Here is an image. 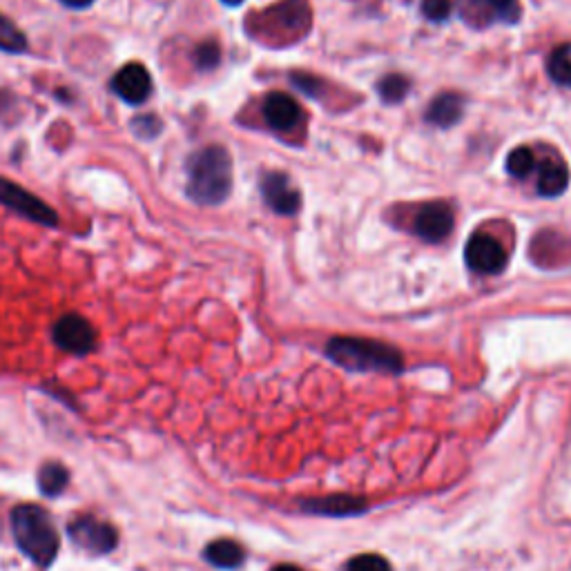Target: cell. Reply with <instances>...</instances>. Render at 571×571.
I'll use <instances>...</instances> for the list:
<instances>
[{"instance_id":"1","label":"cell","mask_w":571,"mask_h":571,"mask_svg":"<svg viewBox=\"0 0 571 571\" xmlns=\"http://www.w3.org/2000/svg\"><path fill=\"white\" fill-rule=\"evenodd\" d=\"M188 197L199 206H221L232 192V159L221 145H208L186 163Z\"/></svg>"},{"instance_id":"2","label":"cell","mask_w":571,"mask_h":571,"mask_svg":"<svg viewBox=\"0 0 571 571\" xmlns=\"http://www.w3.org/2000/svg\"><path fill=\"white\" fill-rule=\"evenodd\" d=\"M326 355L337 366L355 373H400L404 369L398 348L364 337H335L328 342Z\"/></svg>"},{"instance_id":"3","label":"cell","mask_w":571,"mask_h":571,"mask_svg":"<svg viewBox=\"0 0 571 571\" xmlns=\"http://www.w3.org/2000/svg\"><path fill=\"white\" fill-rule=\"evenodd\" d=\"M12 534L23 554L38 567H50L58 554V531L50 514L38 505L12 511Z\"/></svg>"},{"instance_id":"4","label":"cell","mask_w":571,"mask_h":571,"mask_svg":"<svg viewBox=\"0 0 571 571\" xmlns=\"http://www.w3.org/2000/svg\"><path fill=\"white\" fill-rule=\"evenodd\" d=\"M0 203L16 212L18 217L32 221V224L47 228H54L58 224V215L43 199H38L32 192L5 177H0Z\"/></svg>"},{"instance_id":"5","label":"cell","mask_w":571,"mask_h":571,"mask_svg":"<svg viewBox=\"0 0 571 571\" xmlns=\"http://www.w3.org/2000/svg\"><path fill=\"white\" fill-rule=\"evenodd\" d=\"M52 340L61 351L81 357L94 351L96 331L85 317L76 313H67L61 319H56V324L52 328Z\"/></svg>"},{"instance_id":"6","label":"cell","mask_w":571,"mask_h":571,"mask_svg":"<svg viewBox=\"0 0 571 571\" xmlns=\"http://www.w3.org/2000/svg\"><path fill=\"white\" fill-rule=\"evenodd\" d=\"M67 534L74 540L81 549L90 551L94 556L110 554L119 545V534L110 525V522H101L92 516L76 518L70 527H67Z\"/></svg>"},{"instance_id":"7","label":"cell","mask_w":571,"mask_h":571,"mask_svg":"<svg viewBox=\"0 0 571 571\" xmlns=\"http://www.w3.org/2000/svg\"><path fill=\"white\" fill-rule=\"evenodd\" d=\"M464 259H467V266L473 273L480 275H498L507 268V250L487 232L471 235L467 248H464Z\"/></svg>"},{"instance_id":"8","label":"cell","mask_w":571,"mask_h":571,"mask_svg":"<svg viewBox=\"0 0 571 571\" xmlns=\"http://www.w3.org/2000/svg\"><path fill=\"white\" fill-rule=\"evenodd\" d=\"M112 92L128 105H141L152 94V76L141 63H128L114 74Z\"/></svg>"},{"instance_id":"9","label":"cell","mask_w":571,"mask_h":571,"mask_svg":"<svg viewBox=\"0 0 571 571\" xmlns=\"http://www.w3.org/2000/svg\"><path fill=\"white\" fill-rule=\"evenodd\" d=\"M261 195L264 201L273 208L277 215H297L299 206H302V195L299 190L290 183L284 172H268L261 179Z\"/></svg>"},{"instance_id":"10","label":"cell","mask_w":571,"mask_h":571,"mask_svg":"<svg viewBox=\"0 0 571 571\" xmlns=\"http://www.w3.org/2000/svg\"><path fill=\"white\" fill-rule=\"evenodd\" d=\"M415 235H420L429 244L447 239L453 230V212L447 203H427L422 206L413 221Z\"/></svg>"},{"instance_id":"11","label":"cell","mask_w":571,"mask_h":571,"mask_svg":"<svg viewBox=\"0 0 571 571\" xmlns=\"http://www.w3.org/2000/svg\"><path fill=\"white\" fill-rule=\"evenodd\" d=\"M261 114H264V121L270 125V128L277 132L293 130L304 116L302 105H299L293 96L282 92H273L266 96L264 105H261Z\"/></svg>"},{"instance_id":"12","label":"cell","mask_w":571,"mask_h":571,"mask_svg":"<svg viewBox=\"0 0 571 571\" xmlns=\"http://www.w3.org/2000/svg\"><path fill=\"white\" fill-rule=\"evenodd\" d=\"M266 18H270L282 32L304 34L311 25V7H308L306 0H284V3L270 7Z\"/></svg>"},{"instance_id":"13","label":"cell","mask_w":571,"mask_h":571,"mask_svg":"<svg viewBox=\"0 0 571 571\" xmlns=\"http://www.w3.org/2000/svg\"><path fill=\"white\" fill-rule=\"evenodd\" d=\"M302 509L308 511V514H317V516H333V518L357 516L366 509V500L355 496H328V498L306 500Z\"/></svg>"},{"instance_id":"14","label":"cell","mask_w":571,"mask_h":571,"mask_svg":"<svg viewBox=\"0 0 571 571\" xmlns=\"http://www.w3.org/2000/svg\"><path fill=\"white\" fill-rule=\"evenodd\" d=\"M464 114V101L462 96L458 94H451V92H444L440 96H435L431 101L429 110H427V123L435 125V128H453V125L460 123Z\"/></svg>"},{"instance_id":"15","label":"cell","mask_w":571,"mask_h":571,"mask_svg":"<svg viewBox=\"0 0 571 571\" xmlns=\"http://www.w3.org/2000/svg\"><path fill=\"white\" fill-rule=\"evenodd\" d=\"M569 170L558 161H545L538 174V192L543 197H560L567 190Z\"/></svg>"},{"instance_id":"16","label":"cell","mask_w":571,"mask_h":571,"mask_svg":"<svg viewBox=\"0 0 571 571\" xmlns=\"http://www.w3.org/2000/svg\"><path fill=\"white\" fill-rule=\"evenodd\" d=\"M203 556L217 569H237L246 558L244 549H241L235 540H215V543L206 547Z\"/></svg>"},{"instance_id":"17","label":"cell","mask_w":571,"mask_h":571,"mask_svg":"<svg viewBox=\"0 0 571 571\" xmlns=\"http://www.w3.org/2000/svg\"><path fill=\"white\" fill-rule=\"evenodd\" d=\"M67 482H70V473L58 462H45L41 471H38V487H41L45 496L54 498L58 493H63Z\"/></svg>"},{"instance_id":"18","label":"cell","mask_w":571,"mask_h":571,"mask_svg":"<svg viewBox=\"0 0 571 571\" xmlns=\"http://www.w3.org/2000/svg\"><path fill=\"white\" fill-rule=\"evenodd\" d=\"M0 52L23 54L27 52V36L14 21L0 14Z\"/></svg>"},{"instance_id":"19","label":"cell","mask_w":571,"mask_h":571,"mask_svg":"<svg viewBox=\"0 0 571 571\" xmlns=\"http://www.w3.org/2000/svg\"><path fill=\"white\" fill-rule=\"evenodd\" d=\"M547 72L554 83L571 87V45L558 47V50L549 56Z\"/></svg>"},{"instance_id":"20","label":"cell","mask_w":571,"mask_h":571,"mask_svg":"<svg viewBox=\"0 0 571 571\" xmlns=\"http://www.w3.org/2000/svg\"><path fill=\"white\" fill-rule=\"evenodd\" d=\"M409 90H411V83L402 74H389L377 83V94H380V99L389 105L402 103L406 99V94H409Z\"/></svg>"},{"instance_id":"21","label":"cell","mask_w":571,"mask_h":571,"mask_svg":"<svg viewBox=\"0 0 571 571\" xmlns=\"http://www.w3.org/2000/svg\"><path fill=\"white\" fill-rule=\"evenodd\" d=\"M534 168H536V157H534V152L525 148V145H520V148H516L514 152L509 154L507 172L511 174V177L522 179V177H527V174L534 172Z\"/></svg>"},{"instance_id":"22","label":"cell","mask_w":571,"mask_h":571,"mask_svg":"<svg viewBox=\"0 0 571 571\" xmlns=\"http://www.w3.org/2000/svg\"><path fill=\"white\" fill-rule=\"evenodd\" d=\"M195 65H197V70L201 72H210V70H215V67L221 63V50H219V45L215 41H206V43H201L197 50H195Z\"/></svg>"},{"instance_id":"23","label":"cell","mask_w":571,"mask_h":571,"mask_svg":"<svg viewBox=\"0 0 571 571\" xmlns=\"http://www.w3.org/2000/svg\"><path fill=\"white\" fill-rule=\"evenodd\" d=\"M493 14V21L514 25L520 21V0H487Z\"/></svg>"},{"instance_id":"24","label":"cell","mask_w":571,"mask_h":571,"mask_svg":"<svg viewBox=\"0 0 571 571\" xmlns=\"http://www.w3.org/2000/svg\"><path fill=\"white\" fill-rule=\"evenodd\" d=\"M161 130H163V123L159 121L157 114H143V116H139V119L132 121V132L137 134L139 139H145V141L157 139Z\"/></svg>"},{"instance_id":"25","label":"cell","mask_w":571,"mask_h":571,"mask_svg":"<svg viewBox=\"0 0 571 571\" xmlns=\"http://www.w3.org/2000/svg\"><path fill=\"white\" fill-rule=\"evenodd\" d=\"M346 571H391L389 560L377 554H362L355 556L351 563L346 565Z\"/></svg>"},{"instance_id":"26","label":"cell","mask_w":571,"mask_h":571,"mask_svg":"<svg viewBox=\"0 0 571 571\" xmlns=\"http://www.w3.org/2000/svg\"><path fill=\"white\" fill-rule=\"evenodd\" d=\"M290 79H293V85L297 87L299 92H304L306 96H313V99H319V94H322V87L324 83L315 79L311 74H304V72H295L290 74Z\"/></svg>"},{"instance_id":"27","label":"cell","mask_w":571,"mask_h":571,"mask_svg":"<svg viewBox=\"0 0 571 571\" xmlns=\"http://www.w3.org/2000/svg\"><path fill=\"white\" fill-rule=\"evenodd\" d=\"M422 12L433 23H442L451 16V0H424Z\"/></svg>"},{"instance_id":"28","label":"cell","mask_w":571,"mask_h":571,"mask_svg":"<svg viewBox=\"0 0 571 571\" xmlns=\"http://www.w3.org/2000/svg\"><path fill=\"white\" fill-rule=\"evenodd\" d=\"M16 110V96L5 90H0V119H7Z\"/></svg>"},{"instance_id":"29","label":"cell","mask_w":571,"mask_h":571,"mask_svg":"<svg viewBox=\"0 0 571 571\" xmlns=\"http://www.w3.org/2000/svg\"><path fill=\"white\" fill-rule=\"evenodd\" d=\"M61 3L70 9H87L90 5H94V0H61Z\"/></svg>"},{"instance_id":"30","label":"cell","mask_w":571,"mask_h":571,"mask_svg":"<svg viewBox=\"0 0 571 571\" xmlns=\"http://www.w3.org/2000/svg\"><path fill=\"white\" fill-rule=\"evenodd\" d=\"M270 571H302V569L295 567V565H277V567H273Z\"/></svg>"},{"instance_id":"31","label":"cell","mask_w":571,"mask_h":571,"mask_svg":"<svg viewBox=\"0 0 571 571\" xmlns=\"http://www.w3.org/2000/svg\"><path fill=\"white\" fill-rule=\"evenodd\" d=\"M221 3L228 5V7H239L241 3H244V0H221Z\"/></svg>"}]
</instances>
